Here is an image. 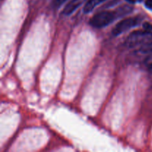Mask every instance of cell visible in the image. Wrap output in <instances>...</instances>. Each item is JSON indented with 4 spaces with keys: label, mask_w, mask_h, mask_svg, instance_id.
Here are the masks:
<instances>
[{
    "label": "cell",
    "mask_w": 152,
    "mask_h": 152,
    "mask_svg": "<svg viewBox=\"0 0 152 152\" xmlns=\"http://www.w3.org/2000/svg\"><path fill=\"white\" fill-rule=\"evenodd\" d=\"M126 1H128L129 4H134V3L135 2V1H136V0H126Z\"/></svg>",
    "instance_id": "cell-12"
},
{
    "label": "cell",
    "mask_w": 152,
    "mask_h": 152,
    "mask_svg": "<svg viewBox=\"0 0 152 152\" xmlns=\"http://www.w3.org/2000/svg\"><path fill=\"white\" fill-rule=\"evenodd\" d=\"M144 64H145V65L146 66V68H148V71L152 72V53L145 59Z\"/></svg>",
    "instance_id": "cell-8"
},
{
    "label": "cell",
    "mask_w": 152,
    "mask_h": 152,
    "mask_svg": "<svg viewBox=\"0 0 152 152\" xmlns=\"http://www.w3.org/2000/svg\"><path fill=\"white\" fill-rule=\"evenodd\" d=\"M141 22L140 17H127L119 22L112 30V35L118 37L123 33L126 32L131 28L137 26Z\"/></svg>",
    "instance_id": "cell-3"
},
{
    "label": "cell",
    "mask_w": 152,
    "mask_h": 152,
    "mask_svg": "<svg viewBox=\"0 0 152 152\" xmlns=\"http://www.w3.org/2000/svg\"><path fill=\"white\" fill-rule=\"evenodd\" d=\"M118 18H120V16L116 10L113 11L103 10L94 15L91 18L89 23L94 28H102L109 25Z\"/></svg>",
    "instance_id": "cell-1"
},
{
    "label": "cell",
    "mask_w": 152,
    "mask_h": 152,
    "mask_svg": "<svg viewBox=\"0 0 152 152\" xmlns=\"http://www.w3.org/2000/svg\"><path fill=\"white\" fill-rule=\"evenodd\" d=\"M86 1V0H71L65 6L62 13L64 16H69V15L72 14Z\"/></svg>",
    "instance_id": "cell-4"
},
{
    "label": "cell",
    "mask_w": 152,
    "mask_h": 152,
    "mask_svg": "<svg viewBox=\"0 0 152 152\" xmlns=\"http://www.w3.org/2000/svg\"><path fill=\"white\" fill-rule=\"evenodd\" d=\"M143 29L145 30V31L152 32V25L149 23V22H145V23L143 24Z\"/></svg>",
    "instance_id": "cell-10"
},
{
    "label": "cell",
    "mask_w": 152,
    "mask_h": 152,
    "mask_svg": "<svg viewBox=\"0 0 152 152\" xmlns=\"http://www.w3.org/2000/svg\"><path fill=\"white\" fill-rule=\"evenodd\" d=\"M152 39V32L145 30H139L133 31L125 41L124 45L128 48H134L142 45L145 43L149 42Z\"/></svg>",
    "instance_id": "cell-2"
},
{
    "label": "cell",
    "mask_w": 152,
    "mask_h": 152,
    "mask_svg": "<svg viewBox=\"0 0 152 152\" xmlns=\"http://www.w3.org/2000/svg\"><path fill=\"white\" fill-rule=\"evenodd\" d=\"M116 10L117 11L120 18L132 13L133 11V7L131 5H129V4H125V5H122L120 7L116 9Z\"/></svg>",
    "instance_id": "cell-6"
},
{
    "label": "cell",
    "mask_w": 152,
    "mask_h": 152,
    "mask_svg": "<svg viewBox=\"0 0 152 152\" xmlns=\"http://www.w3.org/2000/svg\"><path fill=\"white\" fill-rule=\"evenodd\" d=\"M145 5L147 8L152 10V0H146L145 2Z\"/></svg>",
    "instance_id": "cell-11"
},
{
    "label": "cell",
    "mask_w": 152,
    "mask_h": 152,
    "mask_svg": "<svg viewBox=\"0 0 152 152\" xmlns=\"http://www.w3.org/2000/svg\"><path fill=\"white\" fill-rule=\"evenodd\" d=\"M136 1H142V0H136Z\"/></svg>",
    "instance_id": "cell-13"
},
{
    "label": "cell",
    "mask_w": 152,
    "mask_h": 152,
    "mask_svg": "<svg viewBox=\"0 0 152 152\" xmlns=\"http://www.w3.org/2000/svg\"><path fill=\"white\" fill-rule=\"evenodd\" d=\"M107 0H88L83 7V12L85 13H89L93 11L95 7H97L102 3L105 2Z\"/></svg>",
    "instance_id": "cell-5"
},
{
    "label": "cell",
    "mask_w": 152,
    "mask_h": 152,
    "mask_svg": "<svg viewBox=\"0 0 152 152\" xmlns=\"http://www.w3.org/2000/svg\"><path fill=\"white\" fill-rule=\"evenodd\" d=\"M137 53L142 54H149L152 53V41H149L141 45L137 50Z\"/></svg>",
    "instance_id": "cell-7"
},
{
    "label": "cell",
    "mask_w": 152,
    "mask_h": 152,
    "mask_svg": "<svg viewBox=\"0 0 152 152\" xmlns=\"http://www.w3.org/2000/svg\"><path fill=\"white\" fill-rule=\"evenodd\" d=\"M68 0H53V5L55 7H59L64 4Z\"/></svg>",
    "instance_id": "cell-9"
}]
</instances>
